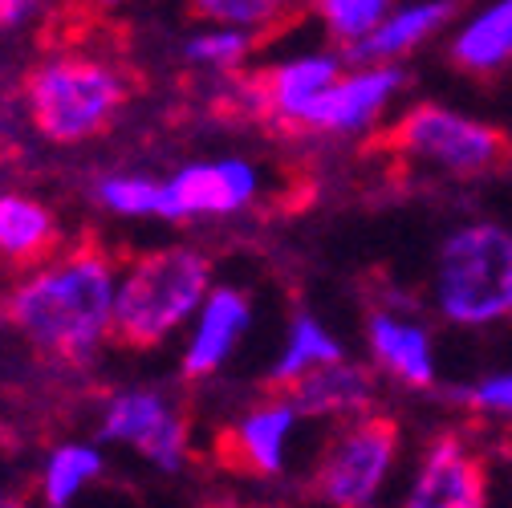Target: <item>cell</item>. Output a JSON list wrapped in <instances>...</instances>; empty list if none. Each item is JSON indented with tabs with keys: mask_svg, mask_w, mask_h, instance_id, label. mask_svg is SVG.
Here are the masks:
<instances>
[{
	"mask_svg": "<svg viewBox=\"0 0 512 508\" xmlns=\"http://www.w3.org/2000/svg\"><path fill=\"white\" fill-rule=\"evenodd\" d=\"M256 196V171L244 159L187 167L171 183H163V220H187V216H228L240 212Z\"/></svg>",
	"mask_w": 512,
	"mask_h": 508,
	"instance_id": "30bf717a",
	"label": "cell"
},
{
	"mask_svg": "<svg viewBox=\"0 0 512 508\" xmlns=\"http://www.w3.org/2000/svg\"><path fill=\"white\" fill-rule=\"evenodd\" d=\"M407 74L399 66H358L354 74H342L322 98H317L305 118L301 131H330V135H354L387 110V102L403 90Z\"/></svg>",
	"mask_w": 512,
	"mask_h": 508,
	"instance_id": "9c48e42d",
	"label": "cell"
},
{
	"mask_svg": "<svg viewBox=\"0 0 512 508\" xmlns=\"http://www.w3.org/2000/svg\"><path fill=\"white\" fill-rule=\"evenodd\" d=\"M431 301L443 322L464 330L512 326V228L472 220L447 232L431 269Z\"/></svg>",
	"mask_w": 512,
	"mask_h": 508,
	"instance_id": "7a4b0ae2",
	"label": "cell"
},
{
	"mask_svg": "<svg viewBox=\"0 0 512 508\" xmlns=\"http://www.w3.org/2000/svg\"><path fill=\"white\" fill-rule=\"evenodd\" d=\"M57 244V224L53 216L21 196H0V257L17 265H37L45 261Z\"/></svg>",
	"mask_w": 512,
	"mask_h": 508,
	"instance_id": "ac0fdd59",
	"label": "cell"
},
{
	"mask_svg": "<svg viewBox=\"0 0 512 508\" xmlns=\"http://www.w3.org/2000/svg\"><path fill=\"white\" fill-rule=\"evenodd\" d=\"M208 293V261L196 248H155L139 257L114 297V342L159 346Z\"/></svg>",
	"mask_w": 512,
	"mask_h": 508,
	"instance_id": "3957f363",
	"label": "cell"
},
{
	"mask_svg": "<svg viewBox=\"0 0 512 508\" xmlns=\"http://www.w3.org/2000/svg\"><path fill=\"white\" fill-rule=\"evenodd\" d=\"M395 5L387 0H326V5H313V13L326 21L330 37L350 53L354 45H362L366 37H374V29L391 17Z\"/></svg>",
	"mask_w": 512,
	"mask_h": 508,
	"instance_id": "ffe728a7",
	"label": "cell"
},
{
	"mask_svg": "<svg viewBox=\"0 0 512 508\" xmlns=\"http://www.w3.org/2000/svg\"><path fill=\"white\" fill-rule=\"evenodd\" d=\"M21 17H29V5H25V0H0V29L17 25Z\"/></svg>",
	"mask_w": 512,
	"mask_h": 508,
	"instance_id": "484cf974",
	"label": "cell"
},
{
	"mask_svg": "<svg viewBox=\"0 0 512 508\" xmlns=\"http://www.w3.org/2000/svg\"><path fill=\"white\" fill-rule=\"evenodd\" d=\"M297 423V411L285 399H273L265 407L248 411L236 427L220 431L216 439V460L232 472H248V476H273L281 472L285 460V439Z\"/></svg>",
	"mask_w": 512,
	"mask_h": 508,
	"instance_id": "7c38bea8",
	"label": "cell"
},
{
	"mask_svg": "<svg viewBox=\"0 0 512 508\" xmlns=\"http://www.w3.org/2000/svg\"><path fill=\"white\" fill-rule=\"evenodd\" d=\"M102 200H106V208H114L122 216H159L163 183H151V179H106L102 183Z\"/></svg>",
	"mask_w": 512,
	"mask_h": 508,
	"instance_id": "7402d4cb",
	"label": "cell"
},
{
	"mask_svg": "<svg viewBox=\"0 0 512 508\" xmlns=\"http://www.w3.org/2000/svg\"><path fill=\"white\" fill-rule=\"evenodd\" d=\"M102 472V456L90 452V448H78V443H70V448H57L49 468H45V500L49 508H66L86 480H94Z\"/></svg>",
	"mask_w": 512,
	"mask_h": 508,
	"instance_id": "44dd1931",
	"label": "cell"
},
{
	"mask_svg": "<svg viewBox=\"0 0 512 508\" xmlns=\"http://www.w3.org/2000/svg\"><path fill=\"white\" fill-rule=\"evenodd\" d=\"M0 508H29V504H17V500H5V504H0Z\"/></svg>",
	"mask_w": 512,
	"mask_h": 508,
	"instance_id": "4316f807",
	"label": "cell"
},
{
	"mask_svg": "<svg viewBox=\"0 0 512 508\" xmlns=\"http://www.w3.org/2000/svg\"><path fill=\"white\" fill-rule=\"evenodd\" d=\"M102 439H126L135 443L143 456H151L159 468L175 472L183 464V448H187V427L183 419L151 391H135L110 403L106 423H102Z\"/></svg>",
	"mask_w": 512,
	"mask_h": 508,
	"instance_id": "8fae6325",
	"label": "cell"
},
{
	"mask_svg": "<svg viewBox=\"0 0 512 508\" xmlns=\"http://www.w3.org/2000/svg\"><path fill=\"white\" fill-rule=\"evenodd\" d=\"M277 13H289L281 5H252V0H208L200 5V17H220L228 25H265Z\"/></svg>",
	"mask_w": 512,
	"mask_h": 508,
	"instance_id": "d4e9b609",
	"label": "cell"
},
{
	"mask_svg": "<svg viewBox=\"0 0 512 508\" xmlns=\"http://www.w3.org/2000/svg\"><path fill=\"white\" fill-rule=\"evenodd\" d=\"M248 45H256V37H244L236 29H220V33H204L196 41H187V57L208 61V66H236V61L248 53Z\"/></svg>",
	"mask_w": 512,
	"mask_h": 508,
	"instance_id": "cb8c5ba5",
	"label": "cell"
},
{
	"mask_svg": "<svg viewBox=\"0 0 512 508\" xmlns=\"http://www.w3.org/2000/svg\"><path fill=\"white\" fill-rule=\"evenodd\" d=\"M403 508H488V464L460 431H439L415 468Z\"/></svg>",
	"mask_w": 512,
	"mask_h": 508,
	"instance_id": "52a82bcc",
	"label": "cell"
},
{
	"mask_svg": "<svg viewBox=\"0 0 512 508\" xmlns=\"http://www.w3.org/2000/svg\"><path fill=\"white\" fill-rule=\"evenodd\" d=\"M297 415H346V419H358L366 415L370 399H374V383L362 366H350V362H338V366H326L309 378H301L297 387H289L281 395Z\"/></svg>",
	"mask_w": 512,
	"mask_h": 508,
	"instance_id": "2e32d148",
	"label": "cell"
},
{
	"mask_svg": "<svg viewBox=\"0 0 512 508\" xmlns=\"http://www.w3.org/2000/svg\"><path fill=\"white\" fill-rule=\"evenodd\" d=\"M338 362H346L338 338L326 334L309 313H301V317H293V330H289L285 354H281V362H277L273 374H269V387H273L277 395H285L289 387L301 383V378H309V374H317V370H326V366H338Z\"/></svg>",
	"mask_w": 512,
	"mask_h": 508,
	"instance_id": "d6986e66",
	"label": "cell"
},
{
	"mask_svg": "<svg viewBox=\"0 0 512 508\" xmlns=\"http://www.w3.org/2000/svg\"><path fill=\"white\" fill-rule=\"evenodd\" d=\"M114 273L98 248L49 265L9 301V322L41 350L86 358L114 326Z\"/></svg>",
	"mask_w": 512,
	"mask_h": 508,
	"instance_id": "6da1fadb",
	"label": "cell"
},
{
	"mask_svg": "<svg viewBox=\"0 0 512 508\" xmlns=\"http://www.w3.org/2000/svg\"><path fill=\"white\" fill-rule=\"evenodd\" d=\"M399 460V423L387 415H358L338 427L313 468V496L330 508H370Z\"/></svg>",
	"mask_w": 512,
	"mask_h": 508,
	"instance_id": "8992f818",
	"label": "cell"
},
{
	"mask_svg": "<svg viewBox=\"0 0 512 508\" xmlns=\"http://www.w3.org/2000/svg\"><path fill=\"white\" fill-rule=\"evenodd\" d=\"M126 98L122 78L90 57H49L25 78V102L37 131L53 143H82L106 131Z\"/></svg>",
	"mask_w": 512,
	"mask_h": 508,
	"instance_id": "277c9868",
	"label": "cell"
},
{
	"mask_svg": "<svg viewBox=\"0 0 512 508\" xmlns=\"http://www.w3.org/2000/svg\"><path fill=\"white\" fill-rule=\"evenodd\" d=\"M248 330V301L244 293L236 289H216L200 313V326L191 334V346H187V358H183V374L187 378H204L212 374L228 354L232 346L244 338Z\"/></svg>",
	"mask_w": 512,
	"mask_h": 508,
	"instance_id": "e0dca14e",
	"label": "cell"
},
{
	"mask_svg": "<svg viewBox=\"0 0 512 508\" xmlns=\"http://www.w3.org/2000/svg\"><path fill=\"white\" fill-rule=\"evenodd\" d=\"M378 147H387L391 155L419 159L443 175L456 179H476L496 171L512 155V139L492 122H480L464 110L419 102L411 106L387 135L378 139Z\"/></svg>",
	"mask_w": 512,
	"mask_h": 508,
	"instance_id": "5b68a950",
	"label": "cell"
},
{
	"mask_svg": "<svg viewBox=\"0 0 512 508\" xmlns=\"http://www.w3.org/2000/svg\"><path fill=\"white\" fill-rule=\"evenodd\" d=\"M342 78V57L338 53H305L285 66H273L265 74H252L240 82V98L269 122L301 126L305 110L322 98Z\"/></svg>",
	"mask_w": 512,
	"mask_h": 508,
	"instance_id": "ba28073f",
	"label": "cell"
},
{
	"mask_svg": "<svg viewBox=\"0 0 512 508\" xmlns=\"http://www.w3.org/2000/svg\"><path fill=\"white\" fill-rule=\"evenodd\" d=\"M366 338H370V354L374 362L395 374L399 383L415 387V391H427L435 387V346H431V334L419 326V322H407L403 313H387L378 309L366 326Z\"/></svg>",
	"mask_w": 512,
	"mask_h": 508,
	"instance_id": "4fadbf2b",
	"label": "cell"
},
{
	"mask_svg": "<svg viewBox=\"0 0 512 508\" xmlns=\"http://www.w3.org/2000/svg\"><path fill=\"white\" fill-rule=\"evenodd\" d=\"M476 415H496V419H512V370H496L476 378L472 387H464L460 395Z\"/></svg>",
	"mask_w": 512,
	"mask_h": 508,
	"instance_id": "603a6c76",
	"label": "cell"
},
{
	"mask_svg": "<svg viewBox=\"0 0 512 508\" xmlns=\"http://www.w3.org/2000/svg\"><path fill=\"white\" fill-rule=\"evenodd\" d=\"M460 17V5L452 0H427V5H399L391 9V17L374 29V37H366L362 45H354L346 57L358 66H387L391 57L411 53L415 45H423L427 37H435L443 25H452Z\"/></svg>",
	"mask_w": 512,
	"mask_h": 508,
	"instance_id": "9a60e30c",
	"label": "cell"
},
{
	"mask_svg": "<svg viewBox=\"0 0 512 508\" xmlns=\"http://www.w3.org/2000/svg\"><path fill=\"white\" fill-rule=\"evenodd\" d=\"M447 57L472 78H496L504 66H512V0H496V5L468 13L452 33Z\"/></svg>",
	"mask_w": 512,
	"mask_h": 508,
	"instance_id": "5bb4252c",
	"label": "cell"
}]
</instances>
